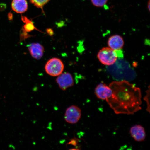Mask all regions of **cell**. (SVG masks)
Wrapping results in <instances>:
<instances>
[{
    "mask_svg": "<svg viewBox=\"0 0 150 150\" xmlns=\"http://www.w3.org/2000/svg\"><path fill=\"white\" fill-rule=\"evenodd\" d=\"M109 86L112 93L106 101L116 114H134L142 108V93L139 88L126 80L113 81Z\"/></svg>",
    "mask_w": 150,
    "mask_h": 150,
    "instance_id": "obj_1",
    "label": "cell"
},
{
    "mask_svg": "<svg viewBox=\"0 0 150 150\" xmlns=\"http://www.w3.org/2000/svg\"><path fill=\"white\" fill-rule=\"evenodd\" d=\"M117 52L110 47L102 48L97 54L99 61L103 65L107 66L114 64L117 61Z\"/></svg>",
    "mask_w": 150,
    "mask_h": 150,
    "instance_id": "obj_2",
    "label": "cell"
},
{
    "mask_svg": "<svg viewBox=\"0 0 150 150\" xmlns=\"http://www.w3.org/2000/svg\"><path fill=\"white\" fill-rule=\"evenodd\" d=\"M64 65L60 59L54 58L50 59L45 66V70L50 76H56L62 73Z\"/></svg>",
    "mask_w": 150,
    "mask_h": 150,
    "instance_id": "obj_3",
    "label": "cell"
},
{
    "mask_svg": "<svg viewBox=\"0 0 150 150\" xmlns=\"http://www.w3.org/2000/svg\"><path fill=\"white\" fill-rule=\"evenodd\" d=\"M81 116V111L78 106L72 105L66 110L64 119L67 123L74 124L78 122Z\"/></svg>",
    "mask_w": 150,
    "mask_h": 150,
    "instance_id": "obj_4",
    "label": "cell"
},
{
    "mask_svg": "<svg viewBox=\"0 0 150 150\" xmlns=\"http://www.w3.org/2000/svg\"><path fill=\"white\" fill-rule=\"evenodd\" d=\"M56 81L60 88L63 91L72 87L74 84L72 75L68 72L62 73L59 75L56 79Z\"/></svg>",
    "mask_w": 150,
    "mask_h": 150,
    "instance_id": "obj_5",
    "label": "cell"
},
{
    "mask_svg": "<svg viewBox=\"0 0 150 150\" xmlns=\"http://www.w3.org/2000/svg\"><path fill=\"white\" fill-rule=\"evenodd\" d=\"M95 93L98 98L106 100L111 96L112 91L109 86L105 84L100 83L96 87Z\"/></svg>",
    "mask_w": 150,
    "mask_h": 150,
    "instance_id": "obj_6",
    "label": "cell"
},
{
    "mask_svg": "<svg viewBox=\"0 0 150 150\" xmlns=\"http://www.w3.org/2000/svg\"><path fill=\"white\" fill-rule=\"evenodd\" d=\"M109 47L116 51L122 49L124 42L122 37L119 35H114L110 37L108 41Z\"/></svg>",
    "mask_w": 150,
    "mask_h": 150,
    "instance_id": "obj_7",
    "label": "cell"
},
{
    "mask_svg": "<svg viewBox=\"0 0 150 150\" xmlns=\"http://www.w3.org/2000/svg\"><path fill=\"white\" fill-rule=\"evenodd\" d=\"M31 55L34 59L39 60L42 58L44 55V47L39 43H32L28 46Z\"/></svg>",
    "mask_w": 150,
    "mask_h": 150,
    "instance_id": "obj_8",
    "label": "cell"
},
{
    "mask_svg": "<svg viewBox=\"0 0 150 150\" xmlns=\"http://www.w3.org/2000/svg\"><path fill=\"white\" fill-rule=\"evenodd\" d=\"M130 133L131 136L137 142H141L145 139L146 135L145 129L140 125H135L131 127Z\"/></svg>",
    "mask_w": 150,
    "mask_h": 150,
    "instance_id": "obj_9",
    "label": "cell"
},
{
    "mask_svg": "<svg viewBox=\"0 0 150 150\" xmlns=\"http://www.w3.org/2000/svg\"><path fill=\"white\" fill-rule=\"evenodd\" d=\"M11 7L15 12L22 14L27 11L28 4L27 0H13Z\"/></svg>",
    "mask_w": 150,
    "mask_h": 150,
    "instance_id": "obj_10",
    "label": "cell"
},
{
    "mask_svg": "<svg viewBox=\"0 0 150 150\" xmlns=\"http://www.w3.org/2000/svg\"><path fill=\"white\" fill-rule=\"evenodd\" d=\"M21 19L24 22V24L23 30L27 32H30L33 31L35 29L38 30L37 28L35 27L34 24L31 20L29 19L26 16H22Z\"/></svg>",
    "mask_w": 150,
    "mask_h": 150,
    "instance_id": "obj_11",
    "label": "cell"
},
{
    "mask_svg": "<svg viewBox=\"0 0 150 150\" xmlns=\"http://www.w3.org/2000/svg\"><path fill=\"white\" fill-rule=\"evenodd\" d=\"M50 0H30V2L38 8L42 9Z\"/></svg>",
    "mask_w": 150,
    "mask_h": 150,
    "instance_id": "obj_12",
    "label": "cell"
},
{
    "mask_svg": "<svg viewBox=\"0 0 150 150\" xmlns=\"http://www.w3.org/2000/svg\"><path fill=\"white\" fill-rule=\"evenodd\" d=\"M92 3L95 6L102 7L105 5L108 0H91Z\"/></svg>",
    "mask_w": 150,
    "mask_h": 150,
    "instance_id": "obj_13",
    "label": "cell"
},
{
    "mask_svg": "<svg viewBox=\"0 0 150 150\" xmlns=\"http://www.w3.org/2000/svg\"><path fill=\"white\" fill-rule=\"evenodd\" d=\"M146 94L145 96L144 97V99L146 101V103H147V111L150 112V105L149 103V95H150V89L149 86V89H148L146 92Z\"/></svg>",
    "mask_w": 150,
    "mask_h": 150,
    "instance_id": "obj_14",
    "label": "cell"
},
{
    "mask_svg": "<svg viewBox=\"0 0 150 150\" xmlns=\"http://www.w3.org/2000/svg\"><path fill=\"white\" fill-rule=\"evenodd\" d=\"M47 32L48 34L50 35V36H52V35H53L54 34L53 31L52 29H47Z\"/></svg>",
    "mask_w": 150,
    "mask_h": 150,
    "instance_id": "obj_15",
    "label": "cell"
},
{
    "mask_svg": "<svg viewBox=\"0 0 150 150\" xmlns=\"http://www.w3.org/2000/svg\"><path fill=\"white\" fill-rule=\"evenodd\" d=\"M8 18L9 20H12L13 18V16L12 14L9 13L8 15Z\"/></svg>",
    "mask_w": 150,
    "mask_h": 150,
    "instance_id": "obj_16",
    "label": "cell"
},
{
    "mask_svg": "<svg viewBox=\"0 0 150 150\" xmlns=\"http://www.w3.org/2000/svg\"><path fill=\"white\" fill-rule=\"evenodd\" d=\"M148 8L149 9V10H150V2L149 1V4H148Z\"/></svg>",
    "mask_w": 150,
    "mask_h": 150,
    "instance_id": "obj_17",
    "label": "cell"
}]
</instances>
